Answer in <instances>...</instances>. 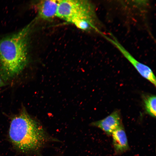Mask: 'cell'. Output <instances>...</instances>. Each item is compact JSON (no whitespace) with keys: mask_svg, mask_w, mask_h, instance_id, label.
<instances>
[{"mask_svg":"<svg viewBox=\"0 0 156 156\" xmlns=\"http://www.w3.org/2000/svg\"><path fill=\"white\" fill-rule=\"evenodd\" d=\"M33 21L19 32L0 39V77L10 80L24 69L28 61L29 36Z\"/></svg>","mask_w":156,"mask_h":156,"instance_id":"1","label":"cell"},{"mask_svg":"<svg viewBox=\"0 0 156 156\" xmlns=\"http://www.w3.org/2000/svg\"><path fill=\"white\" fill-rule=\"evenodd\" d=\"M8 136L13 146L25 153L38 151L48 139L42 126L31 117L24 108L12 119Z\"/></svg>","mask_w":156,"mask_h":156,"instance_id":"2","label":"cell"},{"mask_svg":"<svg viewBox=\"0 0 156 156\" xmlns=\"http://www.w3.org/2000/svg\"><path fill=\"white\" fill-rule=\"evenodd\" d=\"M57 16L82 30L96 28L95 7L88 0H59Z\"/></svg>","mask_w":156,"mask_h":156,"instance_id":"3","label":"cell"},{"mask_svg":"<svg viewBox=\"0 0 156 156\" xmlns=\"http://www.w3.org/2000/svg\"><path fill=\"white\" fill-rule=\"evenodd\" d=\"M110 35V36L104 34L103 36L119 51L142 76L147 79L155 87L156 77L151 69L147 65L136 60L114 36L112 34Z\"/></svg>","mask_w":156,"mask_h":156,"instance_id":"4","label":"cell"},{"mask_svg":"<svg viewBox=\"0 0 156 156\" xmlns=\"http://www.w3.org/2000/svg\"><path fill=\"white\" fill-rule=\"evenodd\" d=\"M91 125L100 128L107 135H111L122 125L120 112L116 110L103 119L92 122Z\"/></svg>","mask_w":156,"mask_h":156,"instance_id":"5","label":"cell"},{"mask_svg":"<svg viewBox=\"0 0 156 156\" xmlns=\"http://www.w3.org/2000/svg\"><path fill=\"white\" fill-rule=\"evenodd\" d=\"M59 0H44L39 1L36 7L38 16L44 20L50 21L57 16Z\"/></svg>","mask_w":156,"mask_h":156,"instance_id":"6","label":"cell"},{"mask_svg":"<svg viewBox=\"0 0 156 156\" xmlns=\"http://www.w3.org/2000/svg\"><path fill=\"white\" fill-rule=\"evenodd\" d=\"M113 144L116 152L118 153H124L129 148L126 133L122 125L112 133Z\"/></svg>","mask_w":156,"mask_h":156,"instance_id":"7","label":"cell"},{"mask_svg":"<svg viewBox=\"0 0 156 156\" xmlns=\"http://www.w3.org/2000/svg\"><path fill=\"white\" fill-rule=\"evenodd\" d=\"M155 95H144L143 97L144 108L146 113L151 116L156 117V99Z\"/></svg>","mask_w":156,"mask_h":156,"instance_id":"8","label":"cell"},{"mask_svg":"<svg viewBox=\"0 0 156 156\" xmlns=\"http://www.w3.org/2000/svg\"><path fill=\"white\" fill-rule=\"evenodd\" d=\"M5 85L3 80L0 77V88L4 86Z\"/></svg>","mask_w":156,"mask_h":156,"instance_id":"9","label":"cell"}]
</instances>
